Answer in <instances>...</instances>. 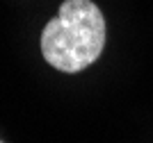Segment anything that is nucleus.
I'll return each instance as SVG.
<instances>
[{
    "mask_svg": "<svg viewBox=\"0 0 153 143\" xmlns=\"http://www.w3.org/2000/svg\"><path fill=\"white\" fill-rule=\"evenodd\" d=\"M105 45V21L91 0H66L41 32L46 62L64 73H78L98 59Z\"/></svg>",
    "mask_w": 153,
    "mask_h": 143,
    "instance_id": "f257e3e1",
    "label": "nucleus"
}]
</instances>
